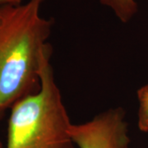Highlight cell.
Returning a JSON list of instances; mask_svg holds the SVG:
<instances>
[{
  "instance_id": "8992f818",
  "label": "cell",
  "mask_w": 148,
  "mask_h": 148,
  "mask_svg": "<svg viewBox=\"0 0 148 148\" xmlns=\"http://www.w3.org/2000/svg\"><path fill=\"white\" fill-rule=\"evenodd\" d=\"M23 3V0H0V7L7 5H16Z\"/></svg>"
},
{
  "instance_id": "6da1fadb",
  "label": "cell",
  "mask_w": 148,
  "mask_h": 148,
  "mask_svg": "<svg viewBox=\"0 0 148 148\" xmlns=\"http://www.w3.org/2000/svg\"><path fill=\"white\" fill-rule=\"evenodd\" d=\"M45 0L0 7V120L16 101L40 90L43 58L53 25L41 16Z\"/></svg>"
},
{
  "instance_id": "52a82bcc",
  "label": "cell",
  "mask_w": 148,
  "mask_h": 148,
  "mask_svg": "<svg viewBox=\"0 0 148 148\" xmlns=\"http://www.w3.org/2000/svg\"><path fill=\"white\" fill-rule=\"evenodd\" d=\"M0 148H3V143L0 141Z\"/></svg>"
},
{
  "instance_id": "5b68a950",
  "label": "cell",
  "mask_w": 148,
  "mask_h": 148,
  "mask_svg": "<svg viewBox=\"0 0 148 148\" xmlns=\"http://www.w3.org/2000/svg\"><path fill=\"white\" fill-rule=\"evenodd\" d=\"M137 95L138 100V128L142 132H148V84L138 89Z\"/></svg>"
},
{
  "instance_id": "7a4b0ae2",
  "label": "cell",
  "mask_w": 148,
  "mask_h": 148,
  "mask_svg": "<svg viewBox=\"0 0 148 148\" xmlns=\"http://www.w3.org/2000/svg\"><path fill=\"white\" fill-rule=\"evenodd\" d=\"M43 58L36 93L16 101L10 109L6 148H75L69 133L70 121L56 83L50 58Z\"/></svg>"
},
{
  "instance_id": "277c9868",
  "label": "cell",
  "mask_w": 148,
  "mask_h": 148,
  "mask_svg": "<svg viewBox=\"0 0 148 148\" xmlns=\"http://www.w3.org/2000/svg\"><path fill=\"white\" fill-rule=\"evenodd\" d=\"M100 3L110 8L122 23L131 21L138 11L136 0H100Z\"/></svg>"
},
{
  "instance_id": "3957f363",
  "label": "cell",
  "mask_w": 148,
  "mask_h": 148,
  "mask_svg": "<svg viewBox=\"0 0 148 148\" xmlns=\"http://www.w3.org/2000/svg\"><path fill=\"white\" fill-rule=\"evenodd\" d=\"M122 107L111 108L90 120L73 124L69 133L78 148H129L128 124Z\"/></svg>"
}]
</instances>
